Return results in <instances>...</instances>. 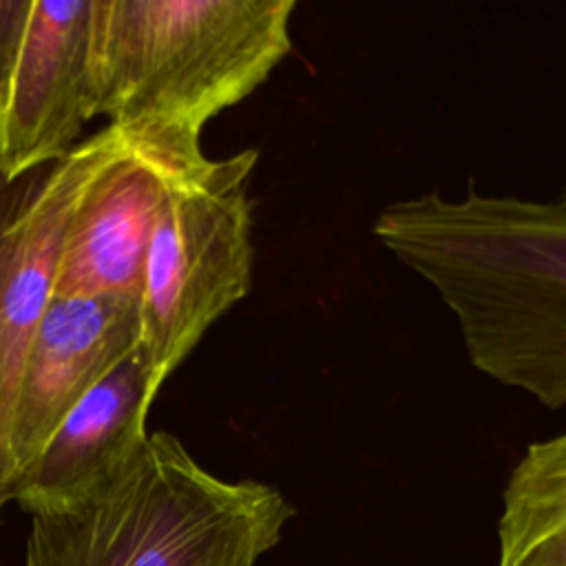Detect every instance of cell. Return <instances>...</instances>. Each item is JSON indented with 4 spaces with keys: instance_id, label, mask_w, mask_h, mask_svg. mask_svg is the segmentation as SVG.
Masks as SVG:
<instances>
[{
    "instance_id": "cell-1",
    "label": "cell",
    "mask_w": 566,
    "mask_h": 566,
    "mask_svg": "<svg viewBox=\"0 0 566 566\" xmlns=\"http://www.w3.org/2000/svg\"><path fill=\"white\" fill-rule=\"evenodd\" d=\"M374 237L455 314L471 365L566 405V206L515 195L422 192L391 201Z\"/></svg>"
},
{
    "instance_id": "cell-2",
    "label": "cell",
    "mask_w": 566,
    "mask_h": 566,
    "mask_svg": "<svg viewBox=\"0 0 566 566\" xmlns=\"http://www.w3.org/2000/svg\"><path fill=\"white\" fill-rule=\"evenodd\" d=\"M294 9V0H93V117L201 139L290 55Z\"/></svg>"
},
{
    "instance_id": "cell-3",
    "label": "cell",
    "mask_w": 566,
    "mask_h": 566,
    "mask_svg": "<svg viewBox=\"0 0 566 566\" xmlns=\"http://www.w3.org/2000/svg\"><path fill=\"white\" fill-rule=\"evenodd\" d=\"M294 515L276 486L223 480L155 431L108 482L31 515L24 566H254Z\"/></svg>"
},
{
    "instance_id": "cell-4",
    "label": "cell",
    "mask_w": 566,
    "mask_h": 566,
    "mask_svg": "<svg viewBox=\"0 0 566 566\" xmlns=\"http://www.w3.org/2000/svg\"><path fill=\"white\" fill-rule=\"evenodd\" d=\"M256 150L177 175L157 210L139 294V347L161 387L252 287Z\"/></svg>"
},
{
    "instance_id": "cell-5",
    "label": "cell",
    "mask_w": 566,
    "mask_h": 566,
    "mask_svg": "<svg viewBox=\"0 0 566 566\" xmlns=\"http://www.w3.org/2000/svg\"><path fill=\"white\" fill-rule=\"evenodd\" d=\"M106 126L51 164L9 179L0 172V513L13 500L9 422L31 336L53 296L64 230L86 181L113 153Z\"/></svg>"
},
{
    "instance_id": "cell-6",
    "label": "cell",
    "mask_w": 566,
    "mask_h": 566,
    "mask_svg": "<svg viewBox=\"0 0 566 566\" xmlns=\"http://www.w3.org/2000/svg\"><path fill=\"white\" fill-rule=\"evenodd\" d=\"M203 159L201 139L119 130L117 146L86 181L69 217L53 296L139 298L166 188Z\"/></svg>"
},
{
    "instance_id": "cell-7",
    "label": "cell",
    "mask_w": 566,
    "mask_h": 566,
    "mask_svg": "<svg viewBox=\"0 0 566 566\" xmlns=\"http://www.w3.org/2000/svg\"><path fill=\"white\" fill-rule=\"evenodd\" d=\"M91 2L33 0L0 99V172L24 177L66 157L91 111Z\"/></svg>"
},
{
    "instance_id": "cell-8",
    "label": "cell",
    "mask_w": 566,
    "mask_h": 566,
    "mask_svg": "<svg viewBox=\"0 0 566 566\" xmlns=\"http://www.w3.org/2000/svg\"><path fill=\"white\" fill-rule=\"evenodd\" d=\"M137 343L139 298L51 296L20 369L9 422L15 480L64 416Z\"/></svg>"
},
{
    "instance_id": "cell-9",
    "label": "cell",
    "mask_w": 566,
    "mask_h": 566,
    "mask_svg": "<svg viewBox=\"0 0 566 566\" xmlns=\"http://www.w3.org/2000/svg\"><path fill=\"white\" fill-rule=\"evenodd\" d=\"M159 389L137 343L55 427L18 475L13 502L33 515L108 482L148 440L146 418Z\"/></svg>"
},
{
    "instance_id": "cell-10",
    "label": "cell",
    "mask_w": 566,
    "mask_h": 566,
    "mask_svg": "<svg viewBox=\"0 0 566 566\" xmlns=\"http://www.w3.org/2000/svg\"><path fill=\"white\" fill-rule=\"evenodd\" d=\"M497 566H566V436L531 442L509 475Z\"/></svg>"
},
{
    "instance_id": "cell-11",
    "label": "cell",
    "mask_w": 566,
    "mask_h": 566,
    "mask_svg": "<svg viewBox=\"0 0 566 566\" xmlns=\"http://www.w3.org/2000/svg\"><path fill=\"white\" fill-rule=\"evenodd\" d=\"M33 0H0V99L13 71Z\"/></svg>"
}]
</instances>
